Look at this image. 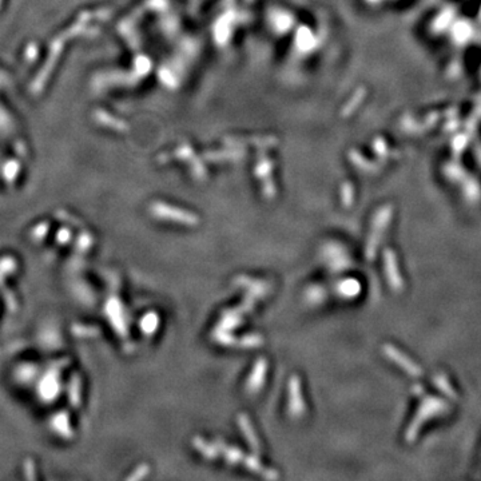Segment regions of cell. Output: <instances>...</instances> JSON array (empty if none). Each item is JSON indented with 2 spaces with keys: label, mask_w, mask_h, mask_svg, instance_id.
<instances>
[{
  "label": "cell",
  "mask_w": 481,
  "mask_h": 481,
  "mask_svg": "<svg viewBox=\"0 0 481 481\" xmlns=\"http://www.w3.org/2000/svg\"><path fill=\"white\" fill-rule=\"evenodd\" d=\"M289 412L293 417H298L305 410V404L302 400L301 379L298 376H293L289 383Z\"/></svg>",
  "instance_id": "1"
},
{
  "label": "cell",
  "mask_w": 481,
  "mask_h": 481,
  "mask_svg": "<svg viewBox=\"0 0 481 481\" xmlns=\"http://www.w3.org/2000/svg\"><path fill=\"white\" fill-rule=\"evenodd\" d=\"M266 368H268V364H266V359L259 358L255 363L254 369L251 372L250 377H249L248 381V390L250 393H255L258 390L261 389L262 384H264L265 379V373H266Z\"/></svg>",
  "instance_id": "2"
},
{
  "label": "cell",
  "mask_w": 481,
  "mask_h": 481,
  "mask_svg": "<svg viewBox=\"0 0 481 481\" xmlns=\"http://www.w3.org/2000/svg\"><path fill=\"white\" fill-rule=\"evenodd\" d=\"M238 424H239L240 430H242V433L245 434V437L248 438V443L255 452L259 451V444H258V438L254 433V429L251 427L250 421H249L248 416H245V414H239L238 417Z\"/></svg>",
  "instance_id": "3"
},
{
  "label": "cell",
  "mask_w": 481,
  "mask_h": 481,
  "mask_svg": "<svg viewBox=\"0 0 481 481\" xmlns=\"http://www.w3.org/2000/svg\"><path fill=\"white\" fill-rule=\"evenodd\" d=\"M219 448L224 451L225 457H226L227 461L231 463V464H235V463H244L245 461V457H246V456H244L242 452L238 451L237 448H231V447H227V445H222V444H219Z\"/></svg>",
  "instance_id": "4"
},
{
  "label": "cell",
  "mask_w": 481,
  "mask_h": 481,
  "mask_svg": "<svg viewBox=\"0 0 481 481\" xmlns=\"http://www.w3.org/2000/svg\"><path fill=\"white\" fill-rule=\"evenodd\" d=\"M194 445H195L198 451L204 454V456H206V457L213 458L217 456V451H215V448L211 447L210 444H207L206 441L201 440L199 437H197L195 440H194Z\"/></svg>",
  "instance_id": "5"
}]
</instances>
